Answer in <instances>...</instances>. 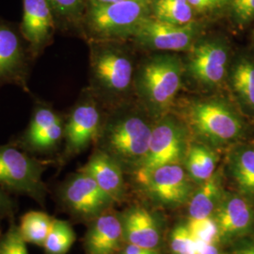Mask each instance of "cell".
I'll list each match as a JSON object with an SVG mask.
<instances>
[{"label": "cell", "instance_id": "cell-1", "mask_svg": "<svg viewBox=\"0 0 254 254\" xmlns=\"http://www.w3.org/2000/svg\"><path fill=\"white\" fill-rule=\"evenodd\" d=\"M154 0H124L114 4L87 7L81 28L90 41H117L134 36L150 17Z\"/></svg>", "mask_w": 254, "mask_h": 254}, {"label": "cell", "instance_id": "cell-2", "mask_svg": "<svg viewBox=\"0 0 254 254\" xmlns=\"http://www.w3.org/2000/svg\"><path fill=\"white\" fill-rule=\"evenodd\" d=\"M152 127L143 119L116 112L104 121L97 141L99 149L119 163L136 169L148 153Z\"/></svg>", "mask_w": 254, "mask_h": 254}, {"label": "cell", "instance_id": "cell-3", "mask_svg": "<svg viewBox=\"0 0 254 254\" xmlns=\"http://www.w3.org/2000/svg\"><path fill=\"white\" fill-rule=\"evenodd\" d=\"M116 41H90V66L93 94L114 99L130 88L133 64Z\"/></svg>", "mask_w": 254, "mask_h": 254}, {"label": "cell", "instance_id": "cell-4", "mask_svg": "<svg viewBox=\"0 0 254 254\" xmlns=\"http://www.w3.org/2000/svg\"><path fill=\"white\" fill-rule=\"evenodd\" d=\"M51 162L37 158L12 142L0 145V188L26 195L44 206L47 188L43 175Z\"/></svg>", "mask_w": 254, "mask_h": 254}, {"label": "cell", "instance_id": "cell-5", "mask_svg": "<svg viewBox=\"0 0 254 254\" xmlns=\"http://www.w3.org/2000/svg\"><path fill=\"white\" fill-rule=\"evenodd\" d=\"M193 131L210 144L224 146L237 142L245 135L246 124L239 112L225 101H199L189 109Z\"/></svg>", "mask_w": 254, "mask_h": 254}, {"label": "cell", "instance_id": "cell-6", "mask_svg": "<svg viewBox=\"0 0 254 254\" xmlns=\"http://www.w3.org/2000/svg\"><path fill=\"white\" fill-rule=\"evenodd\" d=\"M64 130L65 115L55 109L52 103L33 96L27 128L10 142L34 156H51L60 151L64 143Z\"/></svg>", "mask_w": 254, "mask_h": 254}, {"label": "cell", "instance_id": "cell-7", "mask_svg": "<svg viewBox=\"0 0 254 254\" xmlns=\"http://www.w3.org/2000/svg\"><path fill=\"white\" fill-rule=\"evenodd\" d=\"M35 62L19 24L0 18V88L15 86L32 95L29 79Z\"/></svg>", "mask_w": 254, "mask_h": 254}, {"label": "cell", "instance_id": "cell-8", "mask_svg": "<svg viewBox=\"0 0 254 254\" xmlns=\"http://www.w3.org/2000/svg\"><path fill=\"white\" fill-rule=\"evenodd\" d=\"M103 123L97 98L91 91L84 92L65 116L64 151L57 163H64L86 150L91 142L97 141Z\"/></svg>", "mask_w": 254, "mask_h": 254}, {"label": "cell", "instance_id": "cell-9", "mask_svg": "<svg viewBox=\"0 0 254 254\" xmlns=\"http://www.w3.org/2000/svg\"><path fill=\"white\" fill-rule=\"evenodd\" d=\"M183 65L172 55L156 56L142 67L138 87L146 102L155 110L170 108L181 89Z\"/></svg>", "mask_w": 254, "mask_h": 254}, {"label": "cell", "instance_id": "cell-10", "mask_svg": "<svg viewBox=\"0 0 254 254\" xmlns=\"http://www.w3.org/2000/svg\"><path fill=\"white\" fill-rule=\"evenodd\" d=\"M61 202L73 216L93 220L115 202L89 174L82 171L69 176L59 189Z\"/></svg>", "mask_w": 254, "mask_h": 254}, {"label": "cell", "instance_id": "cell-11", "mask_svg": "<svg viewBox=\"0 0 254 254\" xmlns=\"http://www.w3.org/2000/svg\"><path fill=\"white\" fill-rule=\"evenodd\" d=\"M187 131L173 119H165L152 128L148 153L136 169V176L152 172L154 169L179 164L185 159L188 150Z\"/></svg>", "mask_w": 254, "mask_h": 254}, {"label": "cell", "instance_id": "cell-12", "mask_svg": "<svg viewBox=\"0 0 254 254\" xmlns=\"http://www.w3.org/2000/svg\"><path fill=\"white\" fill-rule=\"evenodd\" d=\"M136 180L151 199L165 207L181 206L192 195L190 177L179 164L158 167L150 173L136 176Z\"/></svg>", "mask_w": 254, "mask_h": 254}, {"label": "cell", "instance_id": "cell-13", "mask_svg": "<svg viewBox=\"0 0 254 254\" xmlns=\"http://www.w3.org/2000/svg\"><path fill=\"white\" fill-rule=\"evenodd\" d=\"M213 217L218 243L232 244L254 233V201L237 191H224Z\"/></svg>", "mask_w": 254, "mask_h": 254}, {"label": "cell", "instance_id": "cell-14", "mask_svg": "<svg viewBox=\"0 0 254 254\" xmlns=\"http://www.w3.org/2000/svg\"><path fill=\"white\" fill-rule=\"evenodd\" d=\"M230 49L220 40H208L194 45L189 60L193 78L210 88L220 87L230 71Z\"/></svg>", "mask_w": 254, "mask_h": 254}, {"label": "cell", "instance_id": "cell-15", "mask_svg": "<svg viewBox=\"0 0 254 254\" xmlns=\"http://www.w3.org/2000/svg\"><path fill=\"white\" fill-rule=\"evenodd\" d=\"M199 33L196 24L174 26L155 18L146 19L134 36L141 46L160 51L180 52L191 49Z\"/></svg>", "mask_w": 254, "mask_h": 254}, {"label": "cell", "instance_id": "cell-16", "mask_svg": "<svg viewBox=\"0 0 254 254\" xmlns=\"http://www.w3.org/2000/svg\"><path fill=\"white\" fill-rule=\"evenodd\" d=\"M19 27L36 61L53 45L58 31L54 13L47 0H23Z\"/></svg>", "mask_w": 254, "mask_h": 254}, {"label": "cell", "instance_id": "cell-17", "mask_svg": "<svg viewBox=\"0 0 254 254\" xmlns=\"http://www.w3.org/2000/svg\"><path fill=\"white\" fill-rule=\"evenodd\" d=\"M124 242L121 218L109 210L91 220L84 247L87 254H118Z\"/></svg>", "mask_w": 254, "mask_h": 254}, {"label": "cell", "instance_id": "cell-18", "mask_svg": "<svg viewBox=\"0 0 254 254\" xmlns=\"http://www.w3.org/2000/svg\"><path fill=\"white\" fill-rule=\"evenodd\" d=\"M80 171L89 174L114 201L123 200L126 194L123 167L108 153L98 148Z\"/></svg>", "mask_w": 254, "mask_h": 254}, {"label": "cell", "instance_id": "cell-19", "mask_svg": "<svg viewBox=\"0 0 254 254\" xmlns=\"http://www.w3.org/2000/svg\"><path fill=\"white\" fill-rule=\"evenodd\" d=\"M120 218L127 244L156 250L161 241V233L151 212L144 207L134 206L127 210Z\"/></svg>", "mask_w": 254, "mask_h": 254}, {"label": "cell", "instance_id": "cell-20", "mask_svg": "<svg viewBox=\"0 0 254 254\" xmlns=\"http://www.w3.org/2000/svg\"><path fill=\"white\" fill-rule=\"evenodd\" d=\"M227 166L236 191L254 201V141L236 144L228 156Z\"/></svg>", "mask_w": 254, "mask_h": 254}, {"label": "cell", "instance_id": "cell-21", "mask_svg": "<svg viewBox=\"0 0 254 254\" xmlns=\"http://www.w3.org/2000/svg\"><path fill=\"white\" fill-rule=\"evenodd\" d=\"M229 79L232 90L241 108L247 113L254 115V57L238 56L231 64Z\"/></svg>", "mask_w": 254, "mask_h": 254}, {"label": "cell", "instance_id": "cell-22", "mask_svg": "<svg viewBox=\"0 0 254 254\" xmlns=\"http://www.w3.org/2000/svg\"><path fill=\"white\" fill-rule=\"evenodd\" d=\"M222 179L219 173H215L207 181L192 193L189 203L190 218L212 217L224 193Z\"/></svg>", "mask_w": 254, "mask_h": 254}, {"label": "cell", "instance_id": "cell-23", "mask_svg": "<svg viewBox=\"0 0 254 254\" xmlns=\"http://www.w3.org/2000/svg\"><path fill=\"white\" fill-rule=\"evenodd\" d=\"M184 160L187 173L195 183L202 184L216 173L218 155L205 144L194 143L189 146Z\"/></svg>", "mask_w": 254, "mask_h": 254}, {"label": "cell", "instance_id": "cell-24", "mask_svg": "<svg viewBox=\"0 0 254 254\" xmlns=\"http://www.w3.org/2000/svg\"><path fill=\"white\" fill-rule=\"evenodd\" d=\"M54 222V218L43 211H29L21 218L20 234L26 243L43 247Z\"/></svg>", "mask_w": 254, "mask_h": 254}, {"label": "cell", "instance_id": "cell-25", "mask_svg": "<svg viewBox=\"0 0 254 254\" xmlns=\"http://www.w3.org/2000/svg\"><path fill=\"white\" fill-rule=\"evenodd\" d=\"M152 11L154 18L174 26L193 23L194 9L188 0H154Z\"/></svg>", "mask_w": 254, "mask_h": 254}, {"label": "cell", "instance_id": "cell-26", "mask_svg": "<svg viewBox=\"0 0 254 254\" xmlns=\"http://www.w3.org/2000/svg\"><path fill=\"white\" fill-rule=\"evenodd\" d=\"M54 13L58 31H67L72 27H81L87 9L86 0H47Z\"/></svg>", "mask_w": 254, "mask_h": 254}, {"label": "cell", "instance_id": "cell-27", "mask_svg": "<svg viewBox=\"0 0 254 254\" xmlns=\"http://www.w3.org/2000/svg\"><path fill=\"white\" fill-rule=\"evenodd\" d=\"M75 241V233L71 224L54 218L51 231L43 246L46 254H66Z\"/></svg>", "mask_w": 254, "mask_h": 254}, {"label": "cell", "instance_id": "cell-28", "mask_svg": "<svg viewBox=\"0 0 254 254\" xmlns=\"http://www.w3.org/2000/svg\"><path fill=\"white\" fill-rule=\"evenodd\" d=\"M186 225L199 246L200 251L207 244L218 243V226L213 216L203 218H190Z\"/></svg>", "mask_w": 254, "mask_h": 254}, {"label": "cell", "instance_id": "cell-29", "mask_svg": "<svg viewBox=\"0 0 254 254\" xmlns=\"http://www.w3.org/2000/svg\"><path fill=\"white\" fill-rule=\"evenodd\" d=\"M170 243L173 254H200V248L186 224L173 229Z\"/></svg>", "mask_w": 254, "mask_h": 254}, {"label": "cell", "instance_id": "cell-30", "mask_svg": "<svg viewBox=\"0 0 254 254\" xmlns=\"http://www.w3.org/2000/svg\"><path fill=\"white\" fill-rule=\"evenodd\" d=\"M0 254H28L27 243L20 234L18 225L11 223L0 239Z\"/></svg>", "mask_w": 254, "mask_h": 254}, {"label": "cell", "instance_id": "cell-31", "mask_svg": "<svg viewBox=\"0 0 254 254\" xmlns=\"http://www.w3.org/2000/svg\"><path fill=\"white\" fill-rule=\"evenodd\" d=\"M233 18L244 26L254 19V0H232L230 3Z\"/></svg>", "mask_w": 254, "mask_h": 254}, {"label": "cell", "instance_id": "cell-32", "mask_svg": "<svg viewBox=\"0 0 254 254\" xmlns=\"http://www.w3.org/2000/svg\"><path fill=\"white\" fill-rule=\"evenodd\" d=\"M232 247L222 254H254V233L231 244Z\"/></svg>", "mask_w": 254, "mask_h": 254}, {"label": "cell", "instance_id": "cell-33", "mask_svg": "<svg viewBox=\"0 0 254 254\" xmlns=\"http://www.w3.org/2000/svg\"><path fill=\"white\" fill-rule=\"evenodd\" d=\"M15 211L14 200L8 192L0 188V222L9 217H11Z\"/></svg>", "mask_w": 254, "mask_h": 254}, {"label": "cell", "instance_id": "cell-34", "mask_svg": "<svg viewBox=\"0 0 254 254\" xmlns=\"http://www.w3.org/2000/svg\"><path fill=\"white\" fill-rule=\"evenodd\" d=\"M122 251L127 254H157L156 250H150L131 244H127Z\"/></svg>", "mask_w": 254, "mask_h": 254}, {"label": "cell", "instance_id": "cell-35", "mask_svg": "<svg viewBox=\"0 0 254 254\" xmlns=\"http://www.w3.org/2000/svg\"><path fill=\"white\" fill-rule=\"evenodd\" d=\"M194 10L204 9L215 7V0H188Z\"/></svg>", "mask_w": 254, "mask_h": 254}, {"label": "cell", "instance_id": "cell-36", "mask_svg": "<svg viewBox=\"0 0 254 254\" xmlns=\"http://www.w3.org/2000/svg\"><path fill=\"white\" fill-rule=\"evenodd\" d=\"M200 254H222V251L218 248V243H211L201 249Z\"/></svg>", "mask_w": 254, "mask_h": 254}, {"label": "cell", "instance_id": "cell-37", "mask_svg": "<svg viewBox=\"0 0 254 254\" xmlns=\"http://www.w3.org/2000/svg\"><path fill=\"white\" fill-rule=\"evenodd\" d=\"M86 1H87V7H97V6H106V5L114 4L124 0H86Z\"/></svg>", "mask_w": 254, "mask_h": 254}, {"label": "cell", "instance_id": "cell-38", "mask_svg": "<svg viewBox=\"0 0 254 254\" xmlns=\"http://www.w3.org/2000/svg\"><path fill=\"white\" fill-rule=\"evenodd\" d=\"M232 0H215V7H223L230 5Z\"/></svg>", "mask_w": 254, "mask_h": 254}, {"label": "cell", "instance_id": "cell-39", "mask_svg": "<svg viewBox=\"0 0 254 254\" xmlns=\"http://www.w3.org/2000/svg\"><path fill=\"white\" fill-rule=\"evenodd\" d=\"M118 254H126V253H124V252H123V251H122V250H121V252H120V253H119Z\"/></svg>", "mask_w": 254, "mask_h": 254}]
</instances>
